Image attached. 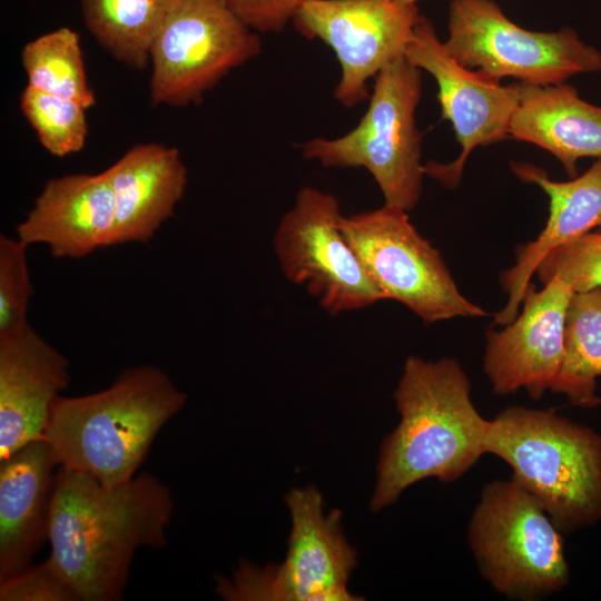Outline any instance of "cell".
Returning <instances> with one entry per match:
<instances>
[{
	"instance_id": "cell-1",
	"label": "cell",
	"mask_w": 601,
	"mask_h": 601,
	"mask_svg": "<svg viewBox=\"0 0 601 601\" xmlns=\"http://www.w3.org/2000/svg\"><path fill=\"white\" fill-rule=\"evenodd\" d=\"M170 489L142 472L115 486L58 467L48 560L79 601L121 599L136 552L164 549L174 515Z\"/></svg>"
},
{
	"instance_id": "cell-2",
	"label": "cell",
	"mask_w": 601,
	"mask_h": 601,
	"mask_svg": "<svg viewBox=\"0 0 601 601\" xmlns=\"http://www.w3.org/2000/svg\"><path fill=\"white\" fill-rule=\"evenodd\" d=\"M394 400L401 421L381 446L373 511L423 479L456 481L486 453L490 420L474 406L469 377L455 359L410 356Z\"/></svg>"
},
{
	"instance_id": "cell-3",
	"label": "cell",
	"mask_w": 601,
	"mask_h": 601,
	"mask_svg": "<svg viewBox=\"0 0 601 601\" xmlns=\"http://www.w3.org/2000/svg\"><path fill=\"white\" fill-rule=\"evenodd\" d=\"M186 402L187 394L159 367L127 368L107 388L60 395L43 439L59 467L115 486L136 475L160 430Z\"/></svg>"
},
{
	"instance_id": "cell-4",
	"label": "cell",
	"mask_w": 601,
	"mask_h": 601,
	"mask_svg": "<svg viewBox=\"0 0 601 601\" xmlns=\"http://www.w3.org/2000/svg\"><path fill=\"white\" fill-rule=\"evenodd\" d=\"M486 453L505 461L561 532L601 521V434L550 410L511 406L493 420Z\"/></svg>"
},
{
	"instance_id": "cell-5",
	"label": "cell",
	"mask_w": 601,
	"mask_h": 601,
	"mask_svg": "<svg viewBox=\"0 0 601 601\" xmlns=\"http://www.w3.org/2000/svg\"><path fill=\"white\" fill-rule=\"evenodd\" d=\"M366 112L338 138H314L302 155L323 167H362L374 178L384 204L412 210L423 188L422 134L415 112L421 99V69L402 56L375 77Z\"/></svg>"
},
{
	"instance_id": "cell-6",
	"label": "cell",
	"mask_w": 601,
	"mask_h": 601,
	"mask_svg": "<svg viewBox=\"0 0 601 601\" xmlns=\"http://www.w3.org/2000/svg\"><path fill=\"white\" fill-rule=\"evenodd\" d=\"M467 539L481 574L505 597L534 600L569 583L562 532L513 479L486 484Z\"/></svg>"
},
{
	"instance_id": "cell-7",
	"label": "cell",
	"mask_w": 601,
	"mask_h": 601,
	"mask_svg": "<svg viewBox=\"0 0 601 601\" xmlns=\"http://www.w3.org/2000/svg\"><path fill=\"white\" fill-rule=\"evenodd\" d=\"M285 502L292 520L285 561L265 568L243 561L230 579H216L217 594L228 601L362 600L346 588L356 552L344 536L341 511L324 514L313 486L289 491Z\"/></svg>"
},
{
	"instance_id": "cell-8",
	"label": "cell",
	"mask_w": 601,
	"mask_h": 601,
	"mask_svg": "<svg viewBox=\"0 0 601 601\" xmlns=\"http://www.w3.org/2000/svg\"><path fill=\"white\" fill-rule=\"evenodd\" d=\"M341 228L385 299L402 303L425 323L486 315L462 295L440 252L420 235L407 211L384 204L342 216Z\"/></svg>"
},
{
	"instance_id": "cell-9",
	"label": "cell",
	"mask_w": 601,
	"mask_h": 601,
	"mask_svg": "<svg viewBox=\"0 0 601 601\" xmlns=\"http://www.w3.org/2000/svg\"><path fill=\"white\" fill-rule=\"evenodd\" d=\"M444 45L462 66L500 80L545 86L601 70V52L573 29L521 28L493 0H453Z\"/></svg>"
},
{
	"instance_id": "cell-10",
	"label": "cell",
	"mask_w": 601,
	"mask_h": 601,
	"mask_svg": "<svg viewBox=\"0 0 601 601\" xmlns=\"http://www.w3.org/2000/svg\"><path fill=\"white\" fill-rule=\"evenodd\" d=\"M262 51L225 0H176L150 49V102L184 107Z\"/></svg>"
},
{
	"instance_id": "cell-11",
	"label": "cell",
	"mask_w": 601,
	"mask_h": 601,
	"mask_svg": "<svg viewBox=\"0 0 601 601\" xmlns=\"http://www.w3.org/2000/svg\"><path fill=\"white\" fill-rule=\"evenodd\" d=\"M342 216L333 194L303 187L273 238L284 276L332 315L385 299L344 236Z\"/></svg>"
},
{
	"instance_id": "cell-12",
	"label": "cell",
	"mask_w": 601,
	"mask_h": 601,
	"mask_svg": "<svg viewBox=\"0 0 601 601\" xmlns=\"http://www.w3.org/2000/svg\"><path fill=\"white\" fill-rule=\"evenodd\" d=\"M418 17L416 3L397 0H302L292 21L334 51L341 66L334 96L351 108L370 98V78L404 56Z\"/></svg>"
},
{
	"instance_id": "cell-13",
	"label": "cell",
	"mask_w": 601,
	"mask_h": 601,
	"mask_svg": "<svg viewBox=\"0 0 601 601\" xmlns=\"http://www.w3.org/2000/svg\"><path fill=\"white\" fill-rule=\"evenodd\" d=\"M404 56L435 79L442 117L452 124L461 146V154L452 162L423 165L424 175L454 188L476 147L510 137L511 119L519 104L518 82L504 86L500 79L459 63L439 39L431 21L421 14Z\"/></svg>"
},
{
	"instance_id": "cell-14",
	"label": "cell",
	"mask_w": 601,
	"mask_h": 601,
	"mask_svg": "<svg viewBox=\"0 0 601 601\" xmlns=\"http://www.w3.org/2000/svg\"><path fill=\"white\" fill-rule=\"evenodd\" d=\"M573 294L558 277L536 290L529 284L522 311L502 329H489L483 368L493 391L509 394L524 388L531 398L551 391L564 347L566 308Z\"/></svg>"
},
{
	"instance_id": "cell-15",
	"label": "cell",
	"mask_w": 601,
	"mask_h": 601,
	"mask_svg": "<svg viewBox=\"0 0 601 601\" xmlns=\"http://www.w3.org/2000/svg\"><path fill=\"white\" fill-rule=\"evenodd\" d=\"M69 361L31 326L0 335V461L42 439Z\"/></svg>"
},
{
	"instance_id": "cell-16",
	"label": "cell",
	"mask_w": 601,
	"mask_h": 601,
	"mask_svg": "<svg viewBox=\"0 0 601 601\" xmlns=\"http://www.w3.org/2000/svg\"><path fill=\"white\" fill-rule=\"evenodd\" d=\"M115 203L107 174L49 179L17 226L21 242L46 245L57 258H81L114 246Z\"/></svg>"
},
{
	"instance_id": "cell-17",
	"label": "cell",
	"mask_w": 601,
	"mask_h": 601,
	"mask_svg": "<svg viewBox=\"0 0 601 601\" xmlns=\"http://www.w3.org/2000/svg\"><path fill=\"white\" fill-rule=\"evenodd\" d=\"M511 168L520 179L544 190L549 217L536 239L520 246L514 265L501 274L500 283L509 297L494 317L499 325L509 324L518 315L532 275L550 252L592 229H601V158L568 181L552 180L545 170L528 162H512Z\"/></svg>"
},
{
	"instance_id": "cell-18",
	"label": "cell",
	"mask_w": 601,
	"mask_h": 601,
	"mask_svg": "<svg viewBox=\"0 0 601 601\" xmlns=\"http://www.w3.org/2000/svg\"><path fill=\"white\" fill-rule=\"evenodd\" d=\"M58 467L43 437L0 461V582L29 568L48 540Z\"/></svg>"
},
{
	"instance_id": "cell-19",
	"label": "cell",
	"mask_w": 601,
	"mask_h": 601,
	"mask_svg": "<svg viewBox=\"0 0 601 601\" xmlns=\"http://www.w3.org/2000/svg\"><path fill=\"white\" fill-rule=\"evenodd\" d=\"M105 173L115 203L114 246L148 243L174 215L188 181L179 150L159 142L135 145Z\"/></svg>"
},
{
	"instance_id": "cell-20",
	"label": "cell",
	"mask_w": 601,
	"mask_h": 601,
	"mask_svg": "<svg viewBox=\"0 0 601 601\" xmlns=\"http://www.w3.org/2000/svg\"><path fill=\"white\" fill-rule=\"evenodd\" d=\"M518 87L510 137L545 149L571 177L577 176L578 160L601 158V106L585 101L565 82Z\"/></svg>"
},
{
	"instance_id": "cell-21",
	"label": "cell",
	"mask_w": 601,
	"mask_h": 601,
	"mask_svg": "<svg viewBox=\"0 0 601 601\" xmlns=\"http://www.w3.org/2000/svg\"><path fill=\"white\" fill-rule=\"evenodd\" d=\"M176 0H80L83 22L98 43L127 67L142 70Z\"/></svg>"
},
{
	"instance_id": "cell-22",
	"label": "cell",
	"mask_w": 601,
	"mask_h": 601,
	"mask_svg": "<svg viewBox=\"0 0 601 601\" xmlns=\"http://www.w3.org/2000/svg\"><path fill=\"white\" fill-rule=\"evenodd\" d=\"M601 287L573 292L565 315L564 347L552 392L578 406L601 404Z\"/></svg>"
},
{
	"instance_id": "cell-23",
	"label": "cell",
	"mask_w": 601,
	"mask_h": 601,
	"mask_svg": "<svg viewBox=\"0 0 601 601\" xmlns=\"http://www.w3.org/2000/svg\"><path fill=\"white\" fill-rule=\"evenodd\" d=\"M28 85L37 90L77 101L87 109L95 105L78 32L61 27L43 33L21 50Z\"/></svg>"
},
{
	"instance_id": "cell-24",
	"label": "cell",
	"mask_w": 601,
	"mask_h": 601,
	"mask_svg": "<svg viewBox=\"0 0 601 601\" xmlns=\"http://www.w3.org/2000/svg\"><path fill=\"white\" fill-rule=\"evenodd\" d=\"M20 109L42 147L52 156L80 151L88 134L87 108L81 104L26 86Z\"/></svg>"
},
{
	"instance_id": "cell-25",
	"label": "cell",
	"mask_w": 601,
	"mask_h": 601,
	"mask_svg": "<svg viewBox=\"0 0 601 601\" xmlns=\"http://www.w3.org/2000/svg\"><path fill=\"white\" fill-rule=\"evenodd\" d=\"M535 273L543 285L558 277L573 292L601 287V231L588 233L556 247Z\"/></svg>"
},
{
	"instance_id": "cell-26",
	"label": "cell",
	"mask_w": 601,
	"mask_h": 601,
	"mask_svg": "<svg viewBox=\"0 0 601 601\" xmlns=\"http://www.w3.org/2000/svg\"><path fill=\"white\" fill-rule=\"evenodd\" d=\"M27 248L18 237L0 236V335L29 323L27 313L33 293Z\"/></svg>"
},
{
	"instance_id": "cell-27",
	"label": "cell",
	"mask_w": 601,
	"mask_h": 601,
	"mask_svg": "<svg viewBox=\"0 0 601 601\" xmlns=\"http://www.w3.org/2000/svg\"><path fill=\"white\" fill-rule=\"evenodd\" d=\"M0 601H79L47 559L0 582Z\"/></svg>"
},
{
	"instance_id": "cell-28",
	"label": "cell",
	"mask_w": 601,
	"mask_h": 601,
	"mask_svg": "<svg viewBox=\"0 0 601 601\" xmlns=\"http://www.w3.org/2000/svg\"><path fill=\"white\" fill-rule=\"evenodd\" d=\"M233 12L256 32H279L302 0H225Z\"/></svg>"
},
{
	"instance_id": "cell-29",
	"label": "cell",
	"mask_w": 601,
	"mask_h": 601,
	"mask_svg": "<svg viewBox=\"0 0 601 601\" xmlns=\"http://www.w3.org/2000/svg\"><path fill=\"white\" fill-rule=\"evenodd\" d=\"M402 4H415L418 0H397Z\"/></svg>"
}]
</instances>
